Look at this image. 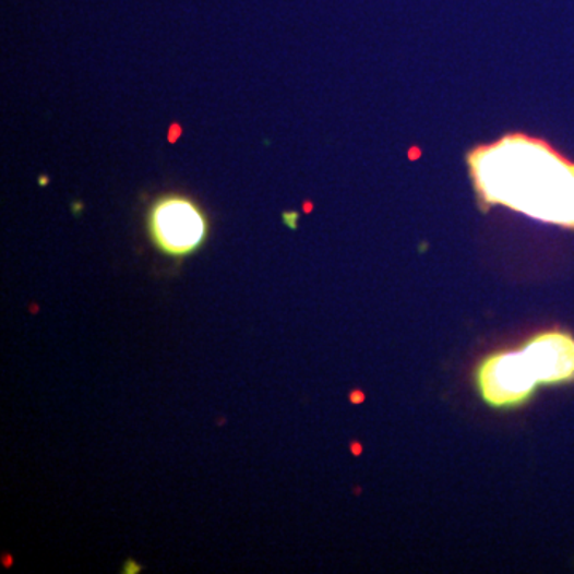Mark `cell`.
I'll list each match as a JSON object with an SVG mask.
<instances>
[{"label": "cell", "mask_w": 574, "mask_h": 574, "mask_svg": "<svg viewBox=\"0 0 574 574\" xmlns=\"http://www.w3.org/2000/svg\"><path fill=\"white\" fill-rule=\"evenodd\" d=\"M147 234L162 254L182 261L206 243L210 220L190 196L166 193L148 207Z\"/></svg>", "instance_id": "2"}, {"label": "cell", "mask_w": 574, "mask_h": 574, "mask_svg": "<svg viewBox=\"0 0 574 574\" xmlns=\"http://www.w3.org/2000/svg\"><path fill=\"white\" fill-rule=\"evenodd\" d=\"M480 205L504 206L531 219L574 228V164L551 144L506 134L468 154Z\"/></svg>", "instance_id": "1"}, {"label": "cell", "mask_w": 574, "mask_h": 574, "mask_svg": "<svg viewBox=\"0 0 574 574\" xmlns=\"http://www.w3.org/2000/svg\"><path fill=\"white\" fill-rule=\"evenodd\" d=\"M477 380L483 399L494 407L524 403L541 383L525 349L490 356L480 366Z\"/></svg>", "instance_id": "3"}]
</instances>
